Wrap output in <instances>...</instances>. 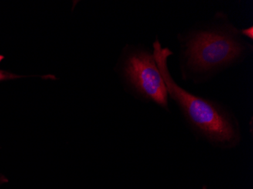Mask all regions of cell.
<instances>
[{"label":"cell","instance_id":"obj_1","mask_svg":"<svg viewBox=\"0 0 253 189\" xmlns=\"http://www.w3.org/2000/svg\"><path fill=\"white\" fill-rule=\"evenodd\" d=\"M177 40L180 76L196 85L243 63L253 51V45L222 11L183 30Z\"/></svg>","mask_w":253,"mask_h":189},{"label":"cell","instance_id":"obj_2","mask_svg":"<svg viewBox=\"0 0 253 189\" xmlns=\"http://www.w3.org/2000/svg\"><path fill=\"white\" fill-rule=\"evenodd\" d=\"M153 52L169 97L177 104L195 131L212 144L224 148L236 146L240 141V131L232 113L217 101L197 96L176 82L169 67V58L174 52L163 47L158 36L153 43Z\"/></svg>","mask_w":253,"mask_h":189},{"label":"cell","instance_id":"obj_3","mask_svg":"<svg viewBox=\"0 0 253 189\" xmlns=\"http://www.w3.org/2000/svg\"><path fill=\"white\" fill-rule=\"evenodd\" d=\"M122 72L138 97L169 111V95L153 49L143 46L125 57Z\"/></svg>","mask_w":253,"mask_h":189},{"label":"cell","instance_id":"obj_4","mask_svg":"<svg viewBox=\"0 0 253 189\" xmlns=\"http://www.w3.org/2000/svg\"><path fill=\"white\" fill-rule=\"evenodd\" d=\"M21 77H24V76H20V75H15V74H11L10 72L0 70V82L10 80V79H19Z\"/></svg>","mask_w":253,"mask_h":189},{"label":"cell","instance_id":"obj_5","mask_svg":"<svg viewBox=\"0 0 253 189\" xmlns=\"http://www.w3.org/2000/svg\"><path fill=\"white\" fill-rule=\"evenodd\" d=\"M240 34H242V36L244 38H249V39L253 40V27L251 26L250 28H244V29H240Z\"/></svg>","mask_w":253,"mask_h":189},{"label":"cell","instance_id":"obj_6","mask_svg":"<svg viewBox=\"0 0 253 189\" xmlns=\"http://www.w3.org/2000/svg\"><path fill=\"white\" fill-rule=\"evenodd\" d=\"M5 183H7L6 178L4 177L2 175L0 174V186H2V185L5 184Z\"/></svg>","mask_w":253,"mask_h":189},{"label":"cell","instance_id":"obj_7","mask_svg":"<svg viewBox=\"0 0 253 189\" xmlns=\"http://www.w3.org/2000/svg\"><path fill=\"white\" fill-rule=\"evenodd\" d=\"M3 58L4 56H2V55H0V62H1V61L3 60Z\"/></svg>","mask_w":253,"mask_h":189},{"label":"cell","instance_id":"obj_8","mask_svg":"<svg viewBox=\"0 0 253 189\" xmlns=\"http://www.w3.org/2000/svg\"><path fill=\"white\" fill-rule=\"evenodd\" d=\"M203 189H207V187H206V186H204V187L203 188Z\"/></svg>","mask_w":253,"mask_h":189}]
</instances>
